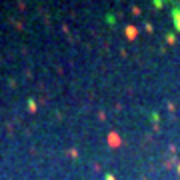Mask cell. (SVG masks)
<instances>
[{"mask_svg": "<svg viewBox=\"0 0 180 180\" xmlns=\"http://www.w3.org/2000/svg\"><path fill=\"white\" fill-rule=\"evenodd\" d=\"M126 34H128L130 38H134V36H136V30L132 28V26H130V28H126Z\"/></svg>", "mask_w": 180, "mask_h": 180, "instance_id": "cell-1", "label": "cell"}, {"mask_svg": "<svg viewBox=\"0 0 180 180\" xmlns=\"http://www.w3.org/2000/svg\"><path fill=\"white\" fill-rule=\"evenodd\" d=\"M110 144H118V138H116V134H110Z\"/></svg>", "mask_w": 180, "mask_h": 180, "instance_id": "cell-2", "label": "cell"}]
</instances>
